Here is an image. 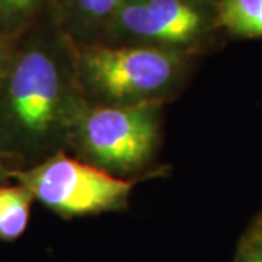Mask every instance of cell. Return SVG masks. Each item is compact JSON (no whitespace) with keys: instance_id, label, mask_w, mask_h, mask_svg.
Wrapping results in <instances>:
<instances>
[{"instance_id":"cell-8","label":"cell","mask_w":262,"mask_h":262,"mask_svg":"<svg viewBox=\"0 0 262 262\" xmlns=\"http://www.w3.org/2000/svg\"><path fill=\"white\" fill-rule=\"evenodd\" d=\"M34 196L24 185L0 188V241L12 242L27 230Z\"/></svg>"},{"instance_id":"cell-6","label":"cell","mask_w":262,"mask_h":262,"mask_svg":"<svg viewBox=\"0 0 262 262\" xmlns=\"http://www.w3.org/2000/svg\"><path fill=\"white\" fill-rule=\"evenodd\" d=\"M125 0H51L48 16L77 44L96 42Z\"/></svg>"},{"instance_id":"cell-7","label":"cell","mask_w":262,"mask_h":262,"mask_svg":"<svg viewBox=\"0 0 262 262\" xmlns=\"http://www.w3.org/2000/svg\"><path fill=\"white\" fill-rule=\"evenodd\" d=\"M222 32L239 39H262V0H217Z\"/></svg>"},{"instance_id":"cell-2","label":"cell","mask_w":262,"mask_h":262,"mask_svg":"<svg viewBox=\"0 0 262 262\" xmlns=\"http://www.w3.org/2000/svg\"><path fill=\"white\" fill-rule=\"evenodd\" d=\"M187 57L158 47L75 42L76 83L92 103L162 102L185 76Z\"/></svg>"},{"instance_id":"cell-13","label":"cell","mask_w":262,"mask_h":262,"mask_svg":"<svg viewBox=\"0 0 262 262\" xmlns=\"http://www.w3.org/2000/svg\"><path fill=\"white\" fill-rule=\"evenodd\" d=\"M2 170H3V165H2V151H0V175H2Z\"/></svg>"},{"instance_id":"cell-10","label":"cell","mask_w":262,"mask_h":262,"mask_svg":"<svg viewBox=\"0 0 262 262\" xmlns=\"http://www.w3.org/2000/svg\"><path fill=\"white\" fill-rule=\"evenodd\" d=\"M234 262H262V236L252 227L241 239Z\"/></svg>"},{"instance_id":"cell-3","label":"cell","mask_w":262,"mask_h":262,"mask_svg":"<svg viewBox=\"0 0 262 262\" xmlns=\"http://www.w3.org/2000/svg\"><path fill=\"white\" fill-rule=\"evenodd\" d=\"M162 102L99 105L80 99L67 146L96 168L122 178L144 169L160 137Z\"/></svg>"},{"instance_id":"cell-11","label":"cell","mask_w":262,"mask_h":262,"mask_svg":"<svg viewBox=\"0 0 262 262\" xmlns=\"http://www.w3.org/2000/svg\"><path fill=\"white\" fill-rule=\"evenodd\" d=\"M18 35L0 34V84H2L3 79H5V75L8 72V67H9L13 47H15V42H16V37Z\"/></svg>"},{"instance_id":"cell-4","label":"cell","mask_w":262,"mask_h":262,"mask_svg":"<svg viewBox=\"0 0 262 262\" xmlns=\"http://www.w3.org/2000/svg\"><path fill=\"white\" fill-rule=\"evenodd\" d=\"M220 34L217 0H125L96 42L158 47L189 56Z\"/></svg>"},{"instance_id":"cell-1","label":"cell","mask_w":262,"mask_h":262,"mask_svg":"<svg viewBox=\"0 0 262 262\" xmlns=\"http://www.w3.org/2000/svg\"><path fill=\"white\" fill-rule=\"evenodd\" d=\"M50 18V16H48ZM16 37L0 84V151L50 158L67 136L77 103L75 42L50 18Z\"/></svg>"},{"instance_id":"cell-12","label":"cell","mask_w":262,"mask_h":262,"mask_svg":"<svg viewBox=\"0 0 262 262\" xmlns=\"http://www.w3.org/2000/svg\"><path fill=\"white\" fill-rule=\"evenodd\" d=\"M251 227H252V229H255V230H256V232H258V233L262 236V214L259 215V217H258L255 222H253V225L251 226Z\"/></svg>"},{"instance_id":"cell-9","label":"cell","mask_w":262,"mask_h":262,"mask_svg":"<svg viewBox=\"0 0 262 262\" xmlns=\"http://www.w3.org/2000/svg\"><path fill=\"white\" fill-rule=\"evenodd\" d=\"M51 0H0V34L18 35L48 12Z\"/></svg>"},{"instance_id":"cell-5","label":"cell","mask_w":262,"mask_h":262,"mask_svg":"<svg viewBox=\"0 0 262 262\" xmlns=\"http://www.w3.org/2000/svg\"><path fill=\"white\" fill-rule=\"evenodd\" d=\"M42 206L63 217H82L121 210L127 206L133 182L115 177L63 150L29 169L12 170Z\"/></svg>"}]
</instances>
